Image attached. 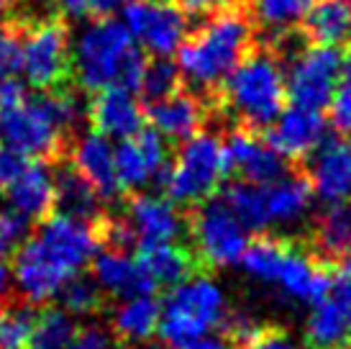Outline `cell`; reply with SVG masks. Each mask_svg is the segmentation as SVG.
Here are the masks:
<instances>
[{"label":"cell","mask_w":351,"mask_h":349,"mask_svg":"<svg viewBox=\"0 0 351 349\" xmlns=\"http://www.w3.org/2000/svg\"><path fill=\"white\" fill-rule=\"evenodd\" d=\"M308 249L323 264H333L351 254V205L343 201L326 203L315 214L308 234Z\"/></svg>","instance_id":"603a6c76"},{"label":"cell","mask_w":351,"mask_h":349,"mask_svg":"<svg viewBox=\"0 0 351 349\" xmlns=\"http://www.w3.org/2000/svg\"><path fill=\"white\" fill-rule=\"evenodd\" d=\"M123 26L152 57H172L190 34V21L177 0H128Z\"/></svg>","instance_id":"8fae6325"},{"label":"cell","mask_w":351,"mask_h":349,"mask_svg":"<svg viewBox=\"0 0 351 349\" xmlns=\"http://www.w3.org/2000/svg\"><path fill=\"white\" fill-rule=\"evenodd\" d=\"M62 308L67 311L69 316H98L100 311L106 308V293L100 288L95 278H69L62 291L57 293Z\"/></svg>","instance_id":"4dcf8cb0"},{"label":"cell","mask_w":351,"mask_h":349,"mask_svg":"<svg viewBox=\"0 0 351 349\" xmlns=\"http://www.w3.org/2000/svg\"><path fill=\"white\" fill-rule=\"evenodd\" d=\"M226 313V298L221 288L203 272L175 285L165 298L159 316V334L169 349L185 347L215 329Z\"/></svg>","instance_id":"ba28073f"},{"label":"cell","mask_w":351,"mask_h":349,"mask_svg":"<svg viewBox=\"0 0 351 349\" xmlns=\"http://www.w3.org/2000/svg\"><path fill=\"white\" fill-rule=\"evenodd\" d=\"M221 118H231L249 131H267L287 103V82L280 59L267 44L254 52L226 78L221 93Z\"/></svg>","instance_id":"5b68a950"},{"label":"cell","mask_w":351,"mask_h":349,"mask_svg":"<svg viewBox=\"0 0 351 349\" xmlns=\"http://www.w3.org/2000/svg\"><path fill=\"white\" fill-rule=\"evenodd\" d=\"M328 108H331L333 128L341 136L351 139V44L346 49V54H343L341 75H339V82H336V90H333Z\"/></svg>","instance_id":"836d02e7"},{"label":"cell","mask_w":351,"mask_h":349,"mask_svg":"<svg viewBox=\"0 0 351 349\" xmlns=\"http://www.w3.org/2000/svg\"><path fill=\"white\" fill-rule=\"evenodd\" d=\"M264 211L269 226H293L305 218L313 203V188L302 170H287L277 180L262 185Z\"/></svg>","instance_id":"ffe728a7"},{"label":"cell","mask_w":351,"mask_h":349,"mask_svg":"<svg viewBox=\"0 0 351 349\" xmlns=\"http://www.w3.org/2000/svg\"><path fill=\"white\" fill-rule=\"evenodd\" d=\"M241 349H308V347L298 344V341H295L285 329H280V326H267V324H262L259 331H256Z\"/></svg>","instance_id":"8d00e7d4"},{"label":"cell","mask_w":351,"mask_h":349,"mask_svg":"<svg viewBox=\"0 0 351 349\" xmlns=\"http://www.w3.org/2000/svg\"><path fill=\"white\" fill-rule=\"evenodd\" d=\"M19 3L21 0H0V13H3V10H13Z\"/></svg>","instance_id":"ee69618b"},{"label":"cell","mask_w":351,"mask_h":349,"mask_svg":"<svg viewBox=\"0 0 351 349\" xmlns=\"http://www.w3.org/2000/svg\"><path fill=\"white\" fill-rule=\"evenodd\" d=\"M162 303L154 295L123 298L110 316V331L118 341H147L159 329Z\"/></svg>","instance_id":"4316f807"},{"label":"cell","mask_w":351,"mask_h":349,"mask_svg":"<svg viewBox=\"0 0 351 349\" xmlns=\"http://www.w3.org/2000/svg\"><path fill=\"white\" fill-rule=\"evenodd\" d=\"M180 87H182V75L177 69V62H169V57H154L152 62L147 59L136 93H141L147 103H154V100L177 93Z\"/></svg>","instance_id":"d6a6232c"},{"label":"cell","mask_w":351,"mask_h":349,"mask_svg":"<svg viewBox=\"0 0 351 349\" xmlns=\"http://www.w3.org/2000/svg\"><path fill=\"white\" fill-rule=\"evenodd\" d=\"M302 162L308 167L302 172L311 180L313 193L323 203L346 201L351 195V139L349 136H333L326 139Z\"/></svg>","instance_id":"9a60e30c"},{"label":"cell","mask_w":351,"mask_h":349,"mask_svg":"<svg viewBox=\"0 0 351 349\" xmlns=\"http://www.w3.org/2000/svg\"><path fill=\"white\" fill-rule=\"evenodd\" d=\"M51 180H54V208H59V214L90 223L100 221L106 216L103 201L95 193V188L72 167L67 157L54 162Z\"/></svg>","instance_id":"cb8c5ba5"},{"label":"cell","mask_w":351,"mask_h":349,"mask_svg":"<svg viewBox=\"0 0 351 349\" xmlns=\"http://www.w3.org/2000/svg\"><path fill=\"white\" fill-rule=\"evenodd\" d=\"M228 174L236 172L244 183L267 185L287 172L285 157H280L256 131L236 126L223 139Z\"/></svg>","instance_id":"2e32d148"},{"label":"cell","mask_w":351,"mask_h":349,"mask_svg":"<svg viewBox=\"0 0 351 349\" xmlns=\"http://www.w3.org/2000/svg\"><path fill=\"white\" fill-rule=\"evenodd\" d=\"M29 165V157H23L21 152L10 149V146H0V190L8 188L21 172Z\"/></svg>","instance_id":"74e56055"},{"label":"cell","mask_w":351,"mask_h":349,"mask_svg":"<svg viewBox=\"0 0 351 349\" xmlns=\"http://www.w3.org/2000/svg\"><path fill=\"white\" fill-rule=\"evenodd\" d=\"M75 136L59 121L47 90L31 95L13 78L0 80V142L23 157L54 165L64 159Z\"/></svg>","instance_id":"277c9868"},{"label":"cell","mask_w":351,"mask_h":349,"mask_svg":"<svg viewBox=\"0 0 351 349\" xmlns=\"http://www.w3.org/2000/svg\"><path fill=\"white\" fill-rule=\"evenodd\" d=\"M31 236V218L19 211H3L0 214V257H8Z\"/></svg>","instance_id":"e575fe53"},{"label":"cell","mask_w":351,"mask_h":349,"mask_svg":"<svg viewBox=\"0 0 351 349\" xmlns=\"http://www.w3.org/2000/svg\"><path fill=\"white\" fill-rule=\"evenodd\" d=\"M67 159L95 188L100 201H118L121 198L123 190L118 185L113 146L106 136L95 134V131L93 134H77L69 144Z\"/></svg>","instance_id":"d6986e66"},{"label":"cell","mask_w":351,"mask_h":349,"mask_svg":"<svg viewBox=\"0 0 351 349\" xmlns=\"http://www.w3.org/2000/svg\"><path fill=\"white\" fill-rule=\"evenodd\" d=\"M136 262L141 270L147 272L156 288H175L180 282L195 278L205 272L197 262L195 252L180 247L175 242H159V244H141L136 249Z\"/></svg>","instance_id":"7402d4cb"},{"label":"cell","mask_w":351,"mask_h":349,"mask_svg":"<svg viewBox=\"0 0 351 349\" xmlns=\"http://www.w3.org/2000/svg\"><path fill=\"white\" fill-rule=\"evenodd\" d=\"M116 337L108 326H100V324H85V326H77L72 339L64 349H113L116 347Z\"/></svg>","instance_id":"d590c367"},{"label":"cell","mask_w":351,"mask_h":349,"mask_svg":"<svg viewBox=\"0 0 351 349\" xmlns=\"http://www.w3.org/2000/svg\"><path fill=\"white\" fill-rule=\"evenodd\" d=\"M187 236L193 242V252L203 270H221L241 262L249 234L246 226L228 208L223 198H208L190 208L187 214Z\"/></svg>","instance_id":"9c48e42d"},{"label":"cell","mask_w":351,"mask_h":349,"mask_svg":"<svg viewBox=\"0 0 351 349\" xmlns=\"http://www.w3.org/2000/svg\"><path fill=\"white\" fill-rule=\"evenodd\" d=\"M85 118L93 131L106 139H126L136 134L147 124V111L138 106L131 90L126 87H103L90 100Z\"/></svg>","instance_id":"ac0fdd59"},{"label":"cell","mask_w":351,"mask_h":349,"mask_svg":"<svg viewBox=\"0 0 351 349\" xmlns=\"http://www.w3.org/2000/svg\"><path fill=\"white\" fill-rule=\"evenodd\" d=\"M313 3L315 0H249L256 23L274 31L300 26V21L313 8Z\"/></svg>","instance_id":"1f68e13d"},{"label":"cell","mask_w":351,"mask_h":349,"mask_svg":"<svg viewBox=\"0 0 351 349\" xmlns=\"http://www.w3.org/2000/svg\"><path fill=\"white\" fill-rule=\"evenodd\" d=\"M75 329H77L75 316H69L67 311L57 306H44L34 316L29 349H64Z\"/></svg>","instance_id":"f1b7e54d"},{"label":"cell","mask_w":351,"mask_h":349,"mask_svg":"<svg viewBox=\"0 0 351 349\" xmlns=\"http://www.w3.org/2000/svg\"><path fill=\"white\" fill-rule=\"evenodd\" d=\"M210 118H221V100L197 95L182 87L172 95L149 103L147 108V121L152 128L172 142H185L190 136L200 134Z\"/></svg>","instance_id":"4fadbf2b"},{"label":"cell","mask_w":351,"mask_h":349,"mask_svg":"<svg viewBox=\"0 0 351 349\" xmlns=\"http://www.w3.org/2000/svg\"><path fill=\"white\" fill-rule=\"evenodd\" d=\"M144 67L147 54L126 26L110 16L88 23L72 47V82L88 93L113 85L136 93Z\"/></svg>","instance_id":"3957f363"},{"label":"cell","mask_w":351,"mask_h":349,"mask_svg":"<svg viewBox=\"0 0 351 349\" xmlns=\"http://www.w3.org/2000/svg\"><path fill=\"white\" fill-rule=\"evenodd\" d=\"M5 201L13 211L23 214L31 221H44L54 208V180L47 162H29L23 172L8 185Z\"/></svg>","instance_id":"d4e9b609"},{"label":"cell","mask_w":351,"mask_h":349,"mask_svg":"<svg viewBox=\"0 0 351 349\" xmlns=\"http://www.w3.org/2000/svg\"><path fill=\"white\" fill-rule=\"evenodd\" d=\"M51 13H59L64 19H82L90 13V0H44Z\"/></svg>","instance_id":"f35d334b"},{"label":"cell","mask_w":351,"mask_h":349,"mask_svg":"<svg viewBox=\"0 0 351 349\" xmlns=\"http://www.w3.org/2000/svg\"><path fill=\"white\" fill-rule=\"evenodd\" d=\"M341 47H326L311 41L298 57L285 65L287 100H293V106L313 111L328 108L341 75Z\"/></svg>","instance_id":"30bf717a"},{"label":"cell","mask_w":351,"mask_h":349,"mask_svg":"<svg viewBox=\"0 0 351 349\" xmlns=\"http://www.w3.org/2000/svg\"><path fill=\"white\" fill-rule=\"evenodd\" d=\"M349 321L341 303L326 295L313 303V311L305 324V347L308 349H346Z\"/></svg>","instance_id":"83f0119b"},{"label":"cell","mask_w":351,"mask_h":349,"mask_svg":"<svg viewBox=\"0 0 351 349\" xmlns=\"http://www.w3.org/2000/svg\"><path fill=\"white\" fill-rule=\"evenodd\" d=\"M19 36V72L34 90H54L72 82V41L64 16L5 19Z\"/></svg>","instance_id":"8992f818"},{"label":"cell","mask_w":351,"mask_h":349,"mask_svg":"<svg viewBox=\"0 0 351 349\" xmlns=\"http://www.w3.org/2000/svg\"><path fill=\"white\" fill-rule=\"evenodd\" d=\"M8 34H10V26H8V21H5V23H0V44L8 39Z\"/></svg>","instance_id":"f6af8a7d"},{"label":"cell","mask_w":351,"mask_h":349,"mask_svg":"<svg viewBox=\"0 0 351 349\" xmlns=\"http://www.w3.org/2000/svg\"><path fill=\"white\" fill-rule=\"evenodd\" d=\"M123 216L136 236V249L141 244L177 242L187 234V214H182L169 198L131 193Z\"/></svg>","instance_id":"5bb4252c"},{"label":"cell","mask_w":351,"mask_h":349,"mask_svg":"<svg viewBox=\"0 0 351 349\" xmlns=\"http://www.w3.org/2000/svg\"><path fill=\"white\" fill-rule=\"evenodd\" d=\"M113 349H169V347H162V344L147 339V341H116Z\"/></svg>","instance_id":"7bdbcfd3"},{"label":"cell","mask_w":351,"mask_h":349,"mask_svg":"<svg viewBox=\"0 0 351 349\" xmlns=\"http://www.w3.org/2000/svg\"><path fill=\"white\" fill-rule=\"evenodd\" d=\"M90 262H93V278L106 295H116L121 301L134 295H154L156 285L152 282V278L126 252L106 247L103 252H95Z\"/></svg>","instance_id":"44dd1931"},{"label":"cell","mask_w":351,"mask_h":349,"mask_svg":"<svg viewBox=\"0 0 351 349\" xmlns=\"http://www.w3.org/2000/svg\"><path fill=\"white\" fill-rule=\"evenodd\" d=\"M185 13H210V10H218L234 3V0H177Z\"/></svg>","instance_id":"ab89813d"},{"label":"cell","mask_w":351,"mask_h":349,"mask_svg":"<svg viewBox=\"0 0 351 349\" xmlns=\"http://www.w3.org/2000/svg\"><path fill=\"white\" fill-rule=\"evenodd\" d=\"M10 298H16V293H13V270L5 262V257H0V303L10 301Z\"/></svg>","instance_id":"60d3db41"},{"label":"cell","mask_w":351,"mask_h":349,"mask_svg":"<svg viewBox=\"0 0 351 349\" xmlns=\"http://www.w3.org/2000/svg\"><path fill=\"white\" fill-rule=\"evenodd\" d=\"M256 26L259 23L249 0H234L223 8L210 10L208 19L200 21L177 49V69L182 82L197 95L218 98L226 78L259 44Z\"/></svg>","instance_id":"7a4b0ae2"},{"label":"cell","mask_w":351,"mask_h":349,"mask_svg":"<svg viewBox=\"0 0 351 349\" xmlns=\"http://www.w3.org/2000/svg\"><path fill=\"white\" fill-rule=\"evenodd\" d=\"M100 247L98 226L72 216H47L39 232L13 252V285L19 298L44 306L62 285L90 264Z\"/></svg>","instance_id":"6da1fadb"},{"label":"cell","mask_w":351,"mask_h":349,"mask_svg":"<svg viewBox=\"0 0 351 349\" xmlns=\"http://www.w3.org/2000/svg\"><path fill=\"white\" fill-rule=\"evenodd\" d=\"M128 0H90V10L95 16H113L116 10H121Z\"/></svg>","instance_id":"b9f144b4"},{"label":"cell","mask_w":351,"mask_h":349,"mask_svg":"<svg viewBox=\"0 0 351 349\" xmlns=\"http://www.w3.org/2000/svg\"><path fill=\"white\" fill-rule=\"evenodd\" d=\"M326 136V118L321 111L290 106L267 128V144L285 159L302 162Z\"/></svg>","instance_id":"e0dca14e"},{"label":"cell","mask_w":351,"mask_h":349,"mask_svg":"<svg viewBox=\"0 0 351 349\" xmlns=\"http://www.w3.org/2000/svg\"><path fill=\"white\" fill-rule=\"evenodd\" d=\"M300 29L313 44L346 47L351 44V13L343 0H315L300 21Z\"/></svg>","instance_id":"484cf974"},{"label":"cell","mask_w":351,"mask_h":349,"mask_svg":"<svg viewBox=\"0 0 351 349\" xmlns=\"http://www.w3.org/2000/svg\"><path fill=\"white\" fill-rule=\"evenodd\" d=\"M343 5H346V8H349V13H351V0H343Z\"/></svg>","instance_id":"bcb514c9"},{"label":"cell","mask_w":351,"mask_h":349,"mask_svg":"<svg viewBox=\"0 0 351 349\" xmlns=\"http://www.w3.org/2000/svg\"><path fill=\"white\" fill-rule=\"evenodd\" d=\"M180 144L177 157L169 162L165 190L177 205L193 208L213 198L228 177L223 139L213 131H200Z\"/></svg>","instance_id":"52a82bcc"},{"label":"cell","mask_w":351,"mask_h":349,"mask_svg":"<svg viewBox=\"0 0 351 349\" xmlns=\"http://www.w3.org/2000/svg\"><path fill=\"white\" fill-rule=\"evenodd\" d=\"M113 159H116V174L121 190L136 193L149 185L165 188L172 155H169L165 136L149 126L121 139V144L113 149Z\"/></svg>","instance_id":"7c38bea8"},{"label":"cell","mask_w":351,"mask_h":349,"mask_svg":"<svg viewBox=\"0 0 351 349\" xmlns=\"http://www.w3.org/2000/svg\"><path fill=\"white\" fill-rule=\"evenodd\" d=\"M36 311L23 298L0 303V349H29Z\"/></svg>","instance_id":"f546056e"}]
</instances>
